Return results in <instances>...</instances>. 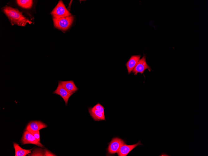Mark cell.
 I'll return each mask as SVG.
<instances>
[{
  "label": "cell",
  "instance_id": "cell-11",
  "mask_svg": "<svg viewBox=\"0 0 208 156\" xmlns=\"http://www.w3.org/2000/svg\"><path fill=\"white\" fill-rule=\"evenodd\" d=\"M58 82L69 92L73 94L78 90L73 80L66 81L59 80Z\"/></svg>",
  "mask_w": 208,
  "mask_h": 156
},
{
  "label": "cell",
  "instance_id": "cell-7",
  "mask_svg": "<svg viewBox=\"0 0 208 156\" xmlns=\"http://www.w3.org/2000/svg\"><path fill=\"white\" fill-rule=\"evenodd\" d=\"M53 93L60 96L64 101L66 106L68 105V100L73 94L66 90L59 82L56 89Z\"/></svg>",
  "mask_w": 208,
  "mask_h": 156
},
{
  "label": "cell",
  "instance_id": "cell-9",
  "mask_svg": "<svg viewBox=\"0 0 208 156\" xmlns=\"http://www.w3.org/2000/svg\"><path fill=\"white\" fill-rule=\"evenodd\" d=\"M142 145V144L140 141H139L136 144L131 145H127L124 144L120 147L117 152L118 155L119 156H126L135 147Z\"/></svg>",
  "mask_w": 208,
  "mask_h": 156
},
{
  "label": "cell",
  "instance_id": "cell-14",
  "mask_svg": "<svg viewBox=\"0 0 208 156\" xmlns=\"http://www.w3.org/2000/svg\"><path fill=\"white\" fill-rule=\"evenodd\" d=\"M17 4L21 7L29 9L31 7L32 5L33 1L31 0H17Z\"/></svg>",
  "mask_w": 208,
  "mask_h": 156
},
{
  "label": "cell",
  "instance_id": "cell-17",
  "mask_svg": "<svg viewBox=\"0 0 208 156\" xmlns=\"http://www.w3.org/2000/svg\"><path fill=\"white\" fill-rule=\"evenodd\" d=\"M45 156H56L54 154H52L48 150H46L45 151Z\"/></svg>",
  "mask_w": 208,
  "mask_h": 156
},
{
  "label": "cell",
  "instance_id": "cell-10",
  "mask_svg": "<svg viewBox=\"0 0 208 156\" xmlns=\"http://www.w3.org/2000/svg\"><path fill=\"white\" fill-rule=\"evenodd\" d=\"M141 55H132L126 63L125 65L127 68L128 74H129L136 65L140 60Z\"/></svg>",
  "mask_w": 208,
  "mask_h": 156
},
{
  "label": "cell",
  "instance_id": "cell-15",
  "mask_svg": "<svg viewBox=\"0 0 208 156\" xmlns=\"http://www.w3.org/2000/svg\"><path fill=\"white\" fill-rule=\"evenodd\" d=\"M92 107L95 109L100 111L102 113L104 114V108L99 103H98Z\"/></svg>",
  "mask_w": 208,
  "mask_h": 156
},
{
  "label": "cell",
  "instance_id": "cell-4",
  "mask_svg": "<svg viewBox=\"0 0 208 156\" xmlns=\"http://www.w3.org/2000/svg\"><path fill=\"white\" fill-rule=\"evenodd\" d=\"M21 142L22 145L32 144L42 148L44 147V145L41 144L30 132L26 130L24 132Z\"/></svg>",
  "mask_w": 208,
  "mask_h": 156
},
{
  "label": "cell",
  "instance_id": "cell-8",
  "mask_svg": "<svg viewBox=\"0 0 208 156\" xmlns=\"http://www.w3.org/2000/svg\"><path fill=\"white\" fill-rule=\"evenodd\" d=\"M47 125L43 122L40 121H31L27 125L26 130L29 132H35L40 130L46 128Z\"/></svg>",
  "mask_w": 208,
  "mask_h": 156
},
{
  "label": "cell",
  "instance_id": "cell-1",
  "mask_svg": "<svg viewBox=\"0 0 208 156\" xmlns=\"http://www.w3.org/2000/svg\"><path fill=\"white\" fill-rule=\"evenodd\" d=\"M2 11L12 25H17L20 26H25L27 23H32L17 9L6 6L2 8Z\"/></svg>",
  "mask_w": 208,
  "mask_h": 156
},
{
  "label": "cell",
  "instance_id": "cell-6",
  "mask_svg": "<svg viewBox=\"0 0 208 156\" xmlns=\"http://www.w3.org/2000/svg\"><path fill=\"white\" fill-rule=\"evenodd\" d=\"M124 144L122 139L118 138H114L112 139L107 149L108 153L114 154L117 153L121 146Z\"/></svg>",
  "mask_w": 208,
  "mask_h": 156
},
{
  "label": "cell",
  "instance_id": "cell-3",
  "mask_svg": "<svg viewBox=\"0 0 208 156\" xmlns=\"http://www.w3.org/2000/svg\"><path fill=\"white\" fill-rule=\"evenodd\" d=\"M51 14L53 18L59 19L72 16L61 0L59 1Z\"/></svg>",
  "mask_w": 208,
  "mask_h": 156
},
{
  "label": "cell",
  "instance_id": "cell-5",
  "mask_svg": "<svg viewBox=\"0 0 208 156\" xmlns=\"http://www.w3.org/2000/svg\"><path fill=\"white\" fill-rule=\"evenodd\" d=\"M146 58V55L144 54L143 57L139 60L136 66L132 71V73L135 75L138 73H140L141 74L143 73L145 70L146 69H148L149 72L150 71L151 69L147 64Z\"/></svg>",
  "mask_w": 208,
  "mask_h": 156
},
{
  "label": "cell",
  "instance_id": "cell-2",
  "mask_svg": "<svg viewBox=\"0 0 208 156\" xmlns=\"http://www.w3.org/2000/svg\"><path fill=\"white\" fill-rule=\"evenodd\" d=\"M73 20V17L72 16L59 19L53 18L54 27L62 31L68 30L72 24Z\"/></svg>",
  "mask_w": 208,
  "mask_h": 156
},
{
  "label": "cell",
  "instance_id": "cell-13",
  "mask_svg": "<svg viewBox=\"0 0 208 156\" xmlns=\"http://www.w3.org/2000/svg\"><path fill=\"white\" fill-rule=\"evenodd\" d=\"M13 146L15 151V156H25L30 153L32 149H25L21 148L16 143L13 142Z\"/></svg>",
  "mask_w": 208,
  "mask_h": 156
},
{
  "label": "cell",
  "instance_id": "cell-12",
  "mask_svg": "<svg viewBox=\"0 0 208 156\" xmlns=\"http://www.w3.org/2000/svg\"><path fill=\"white\" fill-rule=\"evenodd\" d=\"M88 112L90 116L95 121L105 120L104 114L100 111L92 107L88 108Z\"/></svg>",
  "mask_w": 208,
  "mask_h": 156
},
{
  "label": "cell",
  "instance_id": "cell-16",
  "mask_svg": "<svg viewBox=\"0 0 208 156\" xmlns=\"http://www.w3.org/2000/svg\"><path fill=\"white\" fill-rule=\"evenodd\" d=\"M39 142L40 141V131H38L35 132H30Z\"/></svg>",
  "mask_w": 208,
  "mask_h": 156
}]
</instances>
